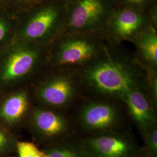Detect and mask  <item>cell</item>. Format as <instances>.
<instances>
[{"instance_id": "cell-1", "label": "cell", "mask_w": 157, "mask_h": 157, "mask_svg": "<svg viewBox=\"0 0 157 157\" xmlns=\"http://www.w3.org/2000/svg\"><path fill=\"white\" fill-rule=\"evenodd\" d=\"M47 46L13 40L0 51V88L13 87L30 78L48 61Z\"/></svg>"}, {"instance_id": "cell-2", "label": "cell", "mask_w": 157, "mask_h": 157, "mask_svg": "<svg viewBox=\"0 0 157 157\" xmlns=\"http://www.w3.org/2000/svg\"><path fill=\"white\" fill-rule=\"evenodd\" d=\"M84 82L95 92L121 98L130 91L143 89L144 83L139 74L127 63L107 58L94 62L83 72Z\"/></svg>"}, {"instance_id": "cell-3", "label": "cell", "mask_w": 157, "mask_h": 157, "mask_svg": "<svg viewBox=\"0 0 157 157\" xmlns=\"http://www.w3.org/2000/svg\"><path fill=\"white\" fill-rule=\"evenodd\" d=\"M65 26L59 9L46 6L25 17H17L13 40L48 47L56 41Z\"/></svg>"}, {"instance_id": "cell-4", "label": "cell", "mask_w": 157, "mask_h": 157, "mask_svg": "<svg viewBox=\"0 0 157 157\" xmlns=\"http://www.w3.org/2000/svg\"><path fill=\"white\" fill-rule=\"evenodd\" d=\"M81 143L87 157H140L141 153L130 135L116 130L91 134Z\"/></svg>"}, {"instance_id": "cell-5", "label": "cell", "mask_w": 157, "mask_h": 157, "mask_svg": "<svg viewBox=\"0 0 157 157\" xmlns=\"http://www.w3.org/2000/svg\"><path fill=\"white\" fill-rule=\"evenodd\" d=\"M98 45L94 40L84 36H73L61 41L48 60L52 65H80L94 58Z\"/></svg>"}, {"instance_id": "cell-6", "label": "cell", "mask_w": 157, "mask_h": 157, "mask_svg": "<svg viewBox=\"0 0 157 157\" xmlns=\"http://www.w3.org/2000/svg\"><path fill=\"white\" fill-rule=\"evenodd\" d=\"M121 121L118 108L104 102H93L81 109L78 122L81 128L90 135L115 130Z\"/></svg>"}, {"instance_id": "cell-7", "label": "cell", "mask_w": 157, "mask_h": 157, "mask_svg": "<svg viewBox=\"0 0 157 157\" xmlns=\"http://www.w3.org/2000/svg\"><path fill=\"white\" fill-rule=\"evenodd\" d=\"M106 13L103 0H76L70 13L67 26L76 33H86L100 28Z\"/></svg>"}, {"instance_id": "cell-8", "label": "cell", "mask_w": 157, "mask_h": 157, "mask_svg": "<svg viewBox=\"0 0 157 157\" xmlns=\"http://www.w3.org/2000/svg\"><path fill=\"white\" fill-rule=\"evenodd\" d=\"M76 87L73 81L62 75L44 79L37 86L36 95L40 102L54 108L65 107L73 100Z\"/></svg>"}, {"instance_id": "cell-9", "label": "cell", "mask_w": 157, "mask_h": 157, "mask_svg": "<svg viewBox=\"0 0 157 157\" xmlns=\"http://www.w3.org/2000/svg\"><path fill=\"white\" fill-rule=\"evenodd\" d=\"M32 124L37 135L47 139L66 136L71 129L67 118L59 112L45 108L34 109Z\"/></svg>"}, {"instance_id": "cell-10", "label": "cell", "mask_w": 157, "mask_h": 157, "mask_svg": "<svg viewBox=\"0 0 157 157\" xmlns=\"http://www.w3.org/2000/svg\"><path fill=\"white\" fill-rule=\"evenodd\" d=\"M122 99L141 134L157 125V118L151 100L142 89H135L124 94Z\"/></svg>"}, {"instance_id": "cell-11", "label": "cell", "mask_w": 157, "mask_h": 157, "mask_svg": "<svg viewBox=\"0 0 157 157\" xmlns=\"http://www.w3.org/2000/svg\"><path fill=\"white\" fill-rule=\"evenodd\" d=\"M145 20L138 12L125 9L117 13L112 17L110 30L119 39H128L136 36L144 29Z\"/></svg>"}, {"instance_id": "cell-12", "label": "cell", "mask_w": 157, "mask_h": 157, "mask_svg": "<svg viewBox=\"0 0 157 157\" xmlns=\"http://www.w3.org/2000/svg\"><path fill=\"white\" fill-rule=\"evenodd\" d=\"M30 100L28 91L19 89L6 95L0 102V118L8 124H16L28 111Z\"/></svg>"}, {"instance_id": "cell-13", "label": "cell", "mask_w": 157, "mask_h": 157, "mask_svg": "<svg viewBox=\"0 0 157 157\" xmlns=\"http://www.w3.org/2000/svg\"><path fill=\"white\" fill-rule=\"evenodd\" d=\"M136 44L141 55L152 66L157 64V35L152 27L144 29L137 36Z\"/></svg>"}, {"instance_id": "cell-14", "label": "cell", "mask_w": 157, "mask_h": 157, "mask_svg": "<svg viewBox=\"0 0 157 157\" xmlns=\"http://www.w3.org/2000/svg\"><path fill=\"white\" fill-rule=\"evenodd\" d=\"M44 152L48 157H87L81 140L63 141Z\"/></svg>"}, {"instance_id": "cell-15", "label": "cell", "mask_w": 157, "mask_h": 157, "mask_svg": "<svg viewBox=\"0 0 157 157\" xmlns=\"http://www.w3.org/2000/svg\"><path fill=\"white\" fill-rule=\"evenodd\" d=\"M17 17L0 12V51L15 37Z\"/></svg>"}, {"instance_id": "cell-16", "label": "cell", "mask_w": 157, "mask_h": 157, "mask_svg": "<svg viewBox=\"0 0 157 157\" xmlns=\"http://www.w3.org/2000/svg\"><path fill=\"white\" fill-rule=\"evenodd\" d=\"M144 141V157H157V126L142 133Z\"/></svg>"}, {"instance_id": "cell-17", "label": "cell", "mask_w": 157, "mask_h": 157, "mask_svg": "<svg viewBox=\"0 0 157 157\" xmlns=\"http://www.w3.org/2000/svg\"><path fill=\"white\" fill-rule=\"evenodd\" d=\"M17 149L19 157H39L41 151L33 143L29 141H19Z\"/></svg>"}, {"instance_id": "cell-18", "label": "cell", "mask_w": 157, "mask_h": 157, "mask_svg": "<svg viewBox=\"0 0 157 157\" xmlns=\"http://www.w3.org/2000/svg\"><path fill=\"white\" fill-rule=\"evenodd\" d=\"M11 139L4 130L0 128V154L6 153L11 147Z\"/></svg>"}, {"instance_id": "cell-19", "label": "cell", "mask_w": 157, "mask_h": 157, "mask_svg": "<svg viewBox=\"0 0 157 157\" xmlns=\"http://www.w3.org/2000/svg\"><path fill=\"white\" fill-rule=\"evenodd\" d=\"M128 3L131 4H135V5H139L145 2L147 0H126Z\"/></svg>"}, {"instance_id": "cell-20", "label": "cell", "mask_w": 157, "mask_h": 157, "mask_svg": "<svg viewBox=\"0 0 157 157\" xmlns=\"http://www.w3.org/2000/svg\"><path fill=\"white\" fill-rule=\"evenodd\" d=\"M39 157H47V154H45V152L43 151H41V153H40V155Z\"/></svg>"}, {"instance_id": "cell-21", "label": "cell", "mask_w": 157, "mask_h": 157, "mask_svg": "<svg viewBox=\"0 0 157 157\" xmlns=\"http://www.w3.org/2000/svg\"><path fill=\"white\" fill-rule=\"evenodd\" d=\"M4 1V0H0V1Z\"/></svg>"}]
</instances>
